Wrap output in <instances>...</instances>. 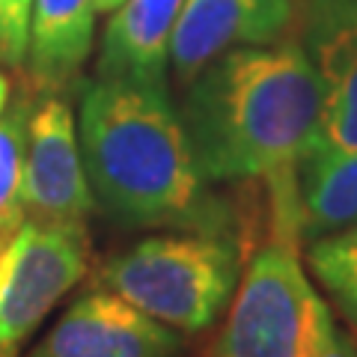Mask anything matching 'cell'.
<instances>
[{
	"label": "cell",
	"mask_w": 357,
	"mask_h": 357,
	"mask_svg": "<svg viewBox=\"0 0 357 357\" xmlns=\"http://www.w3.org/2000/svg\"><path fill=\"white\" fill-rule=\"evenodd\" d=\"M0 357H3V354H0Z\"/></svg>",
	"instance_id": "20"
},
{
	"label": "cell",
	"mask_w": 357,
	"mask_h": 357,
	"mask_svg": "<svg viewBox=\"0 0 357 357\" xmlns=\"http://www.w3.org/2000/svg\"><path fill=\"white\" fill-rule=\"evenodd\" d=\"M21 203L24 218L81 227H86L96 208L77 143V122L54 89H39L30 110Z\"/></svg>",
	"instance_id": "6"
},
{
	"label": "cell",
	"mask_w": 357,
	"mask_h": 357,
	"mask_svg": "<svg viewBox=\"0 0 357 357\" xmlns=\"http://www.w3.org/2000/svg\"><path fill=\"white\" fill-rule=\"evenodd\" d=\"M307 262L333 304L357 325V227L310 241Z\"/></svg>",
	"instance_id": "14"
},
{
	"label": "cell",
	"mask_w": 357,
	"mask_h": 357,
	"mask_svg": "<svg viewBox=\"0 0 357 357\" xmlns=\"http://www.w3.org/2000/svg\"><path fill=\"white\" fill-rule=\"evenodd\" d=\"M241 280V241L215 232L149 236L96 271V283L176 331L199 333L229 307Z\"/></svg>",
	"instance_id": "3"
},
{
	"label": "cell",
	"mask_w": 357,
	"mask_h": 357,
	"mask_svg": "<svg viewBox=\"0 0 357 357\" xmlns=\"http://www.w3.org/2000/svg\"><path fill=\"white\" fill-rule=\"evenodd\" d=\"M30 9L33 0H0V63L13 69L27 60Z\"/></svg>",
	"instance_id": "16"
},
{
	"label": "cell",
	"mask_w": 357,
	"mask_h": 357,
	"mask_svg": "<svg viewBox=\"0 0 357 357\" xmlns=\"http://www.w3.org/2000/svg\"><path fill=\"white\" fill-rule=\"evenodd\" d=\"M312 292L295 241H268L241 271L211 357H295Z\"/></svg>",
	"instance_id": "5"
},
{
	"label": "cell",
	"mask_w": 357,
	"mask_h": 357,
	"mask_svg": "<svg viewBox=\"0 0 357 357\" xmlns=\"http://www.w3.org/2000/svg\"><path fill=\"white\" fill-rule=\"evenodd\" d=\"M39 86H27L9 98L0 114V227L15 232L24 223L21 203V178H24V149H27V122L36 102Z\"/></svg>",
	"instance_id": "13"
},
{
	"label": "cell",
	"mask_w": 357,
	"mask_h": 357,
	"mask_svg": "<svg viewBox=\"0 0 357 357\" xmlns=\"http://www.w3.org/2000/svg\"><path fill=\"white\" fill-rule=\"evenodd\" d=\"M77 143L96 206L110 220L236 236L229 206L199 173L167 84L96 77L81 96Z\"/></svg>",
	"instance_id": "1"
},
{
	"label": "cell",
	"mask_w": 357,
	"mask_h": 357,
	"mask_svg": "<svg viewBox=\"0 0 357 357\" xmlns=\"http://www.w3.org/2000/svg\"><path fill=\"white\" fill-rule=\"evenodd\" d=\"M9 98H13V84H9L6 72H0V114H3V110H6Z\"/></svg>",
	"instance_id": "17"
},
{
	"label": "cell",
	"mask_w": 357,
	"mask_h": 357,
	"mask_svg": "<svg viewBox=\"0 0 357 357\" xmlns=\"http://www.w3.org/2000/svg\"><path fill=\"white\" fill-rule=\"evenodd\" d=\"M319 77L298 39L238 45L185 84L178 116L203 178L253 182L295 176L316 134Z\"/></svg>",
	"instance_id": "2"
},
{
	"label": "cell",
	"mask_w": 357,
	"mask_h": 357,
	"mask_svg": "<svg viewBox=\"0 0 357 357\" xmlns=\"http://www.w3.org/2000/svg\"><path fill=\"white\" fill-rule=\"evenodd\" d=\"M295 357H357V342L337 319H333L325 298L316 292L310 295L304 331H301V345Z\"/></svg>",
	"instance_id": "15"
},
{
	"label": "cell",
	"mask_w": 357,
	"mask_h": 357,
	"mask_svg": "<svg viewBox=\"0 0 357 357\" xmlns=\"http://www.w3.org/2000/svg\"><path fill=\"white\" fill-rule=\"evenodd\" d=\"M298 42L321 89L307 149H357V0H301Z\"/></svg>",
	"instance_id": "8"
},
{
	"label": "cell",
	"mask_w": 357,
	"mask_h": 357,
	"mask_svg": "<svg viewBox=\"0 0 357 357\" xmlns=\"http://www.w3.org/2000/svg\"><path fill=\"white\" fill-rule=\"evenodd\" d=\"M295 227L307 244L357 227V149H307L295 167Z\"/></svg>",
	"instance_id": "12"
},
{
	"label": "cell",
	"mask_w": 357,
	"mask_h": 357,
	"mask_svg": "<svg viewBox=\"0 0 357 357\" xmlns=\"http://www.w3.org/2000/svg\"><path fill=\"white\" fill-rule=\"evenodd\" d=\"M9 238H13V232L0 227V253H3V248H6V241H9Z\"/></svg>",
	"instance_id": "19"
},
{
	"label": "cell",
	"mask_w": 357,
	"mask_h": 357,
	"mask_svg": "<svg viewBox=\"0 0 357 357\" xmlns=\"http://www.w3.org/2000/svg\"><path fill=\"white\" fill-rule=\"evenodd\" d=\"M182 3L185 0H122L105 27L96 77L167 84L170 39Z\"/></svg>",
	"instance_id": "10"
},
{
	"label": "cell",
	"mask_w": 357,
	"mask_h": 357,
	"mask_svg": "<svg viewBox=\"0 0 357 357\" xmlns=\"http://www.w3.org/2000/svg\"><path fill=\"white\" fill-rule=\"evenodd\" d=\"M96 0H33L27 75L39 89L69 86L93 54Z\"/></svg>",
	"instance_id": "11"
},
{
	"label": "cell",
	"mask_w": 357,
	"mask_h": 357,
	"mask_svg": "<svg viewBox=\"0 0 357 357\" xmlns=\"http://www.w3.org/2000/svg\"><path fill=\"white\" fill-rule=\"evenodd\" d=\"M185 333L93 286L54 321L27 357H185Z\"/></svg>",
	"instance_id": "7"
},
{
	"label": "cell",
	"mask_w": 357,
	"mask_h": 357,
	"mask_svg": "<svg viewBox=\"0 0 357 357\" xmlns=\"http://www.w3.org/2000/svg\"><path fill=\"white\" fill-rule=\"evenodd\" d=\"M295 0H185L170 39V69L188 84L206 63L238 45H268L292 24Z\"/></svg>",
	"instance_id": "9"
},
{
	"label": "cell",
	"mask_w": 357,
	"mask_h": 357,
	"mask_svg": "<svg viewBox=\"0 0 357 357\" xmlns=\"http://www.w3.org/2000/svg\"><path fill=\"white\" fill-rule=\"evenodd\" d=\"M89 253L81 223L24 218L0 253V354L15 357L57 301L84 280Z\"/></svg>",
	"instance_id": "4"
},
{
	"label": "cell",
	"mask_w": 357,
	"mask_h": 357,
	"mask_svg": "<svg viewBox=\"0 0 357 357\" xmlns=\"http://www.w3.org/2000/svg\"><path fill=\"white\" fill-rule=\"evenodd\" d=\"M119 3H122V0H96V9H98V13H114Z\"/></svg>",
	"instance_id": "18"
}]
</instances>
